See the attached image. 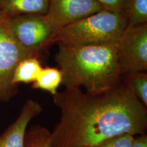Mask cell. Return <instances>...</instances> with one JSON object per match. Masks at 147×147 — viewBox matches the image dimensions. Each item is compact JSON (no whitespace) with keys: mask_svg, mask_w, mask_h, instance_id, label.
Masks as SVG:
<instances>
[{"mask_svg":"<svg viewBox=\"0 0 147 147\" xmlns=\"http://www.w3.org/2000/svg\"><path fill=\"white\" fill-rule=\"evenodd\" d=\"M132 147H147V136L146 134L134 136Z\"/></svg>","mask_w":147,"mask_h":147,"instance_id":"e0dca14e","label":"cell"},{"mask_svg":"<svg viewBox=\"0 0 147 147\" xmlns=\"http://www.w3.org/2000/svg\"><path fill=\"white\" fill-rule=\"evenodd\" d=\"M105 10L97 0H49L45 16L53 32Z\"/></svg>","mask_w":147,"mask_h":147,"instance_id":"52a82bcc","label":"cell"},{"mask_svg":"<svg viewBox=\"0 0 147 147\" xmlns=\"http://www.w3.org/2000/svg\"><path fill=\"white\" fill-rule=\"evenodd\" d=\"M24 147H53L51 132L40 125L31 127L25 133Z\"/></svg>","mask_w":147,"mask_h":147,"instance_id":"4fadbf2b","label":"cell"},{"mask_svg":"<svg viewBox=\"0 0 147 147\" xmlns=\"http://www.w3.org/2000/svg\"><path fill=\"white\" fill-rule=\"evenodd\" d=\"M12 32L17 41L40 59L44 51L52 45L53 32L45 15L23 14L10 18Z\"/></svg>","mask_w":147,"mask_h":147,"instance_id":"5b68a950","label":"cell"},{"mask_svg":"<svg viewBox=\"0 0 147 147\" xmlns=\"http://www.w3.org/2000/svg\"><path fill=\"white\" fill-rule=\"evenodd\" d=\"M62 82V73L56 67L42 68L36 80L33 82L32 88L47 91L54 95Z\"/></svg>","mask_w":147,"mask_h":147,"instance_id":"8fae6325","label":"cell"},{"mask_svg":"<svg viewBox=\"0 0 147 147\" xmlns=\"http://www.w3.org/2000/svg\"><path fill=\"white\" fill-rule=\"evenodd\" d=\"M122 76L147 70V24L127 27L118 41Z\"/></svg>","mask_w":147,"mask_h":147,"instance_id":"8992f818","label":"cell"},{"mask_svg":"<svg viewBox=\"0 0 147 147\" xmlns=\"http://www.w3.org/2000/svg\"><path fill=\"white\" fill-rule=\"evenodd\" d=\"M31 57H38L17 41L10 17L0 12V102H8L18 93V85L12 83L14 70L22 60Z\"/></svg>","mask_w":147,"mask_h":147,"instance_id":"277c9868","label":"cell"},{"mask_svg":"<svg viewBox=\"0 0 147 147\" xmlns=\"http://www.w3.org/2000/svg\"><path fill=\"white\" fill-rule=\"evenodd\" d=\"M127 26L147 24V0H127Z\"/></svg>","mask_w":147,"mask_h":147,"instance_id":"7c38bea8","label":"cell"},{"mask_svg":"<svg viewBox=\"0 0 147 147\" xmlns=\"http://www.w3.org/2000/svg\"><path fill=\"white\" fill-rule=\"evenodd\" d=\"M78 147H90V146H78Z\"/></svg>","mask_w":147,"mask_h":147,"instance_id":"ac0fdd59","label":"cell"},{"mask_svg":"<svg viewBox=\"0 0 147 147\" xmlns=\"http://www.w3.org/2000/svg\"><path fill=\"white\" fill-rule=\"evenodd\" d=\"M135 96L147 108V74L146 71L127 75Z\"/></svg>","mask_w":147,"mask_h":147,"instance_id":"5bb4252c","label":"cell"},{"mask_svg":"<svg viewBox=\"0 0 147 147\" xmlns=\"http://www.w3.org/2000/svg\"><path fill=\"white\" fill-rule=\"evenodd\" d=\"M134 136L122 134L105 140L94 147H132Z\"/></svg>","mask_w":147,"mask_h":147,"instance_id":"9a60e30c","label":"cell"},{"mask_svg":"<svg viewBox=\"0 0 147 147\" xmlns=\"http://www.w3.org/2000/svg\"><path fill=\"white\" fill-rule=\"evenodd\" d=\"M59 44L55 60L67 89L84 87L100 93L115 87L122 78L118 60V42L101 45Z\"/></svg>","mask_w":147,"mask_h":147,"instance_id":"7a4b0ae2","label":"cell"},{"mask_svg":"<svg viewBox=\"0 0 147 147\" xmlns=\"http://www.w3.org/2000/svg\"><path fill=\"white\" fill-rule=\"evenodd\" d=\"M61 118L51 132L53 147H94L122 134L138 136L147 128V108L135 96L123 76L115 87L100 93L67 89L53 95Z\"/></svg>","mask_w":147,"mask_h":147,"instance_id":"6da1fadb","label":"cell"},{"mask_svg":"<svg viewBox=\"0 0 147 147\" xmlns=\"http://www.w3.org/2000/svg\"><path fill=\"white\" fill-rule=\"evenodd\" d=\"M42 68L39 58L31 57L22 60L14 70L12 83L15 85L20 83H33Z\"/></svg>","mask_w":147,"mask_h":147,"instance_id":"30bf717a","label":"cell"},{"mask_svg":"<svg viewBox=\"0 0 147 147\" xmlns=\"http://www.w3.org/2000/svg\"><path fill=\"white\" fill-rule=\"evenodd\" d=\"M127 27L126 14L104 10L61 29L51 43L74 46L114 43L119 41Z\"/></svg>","mask_w":147,"mask_h":147,"instance_id":"3957f363","label":"cell"},{"mask_svg":"<svg viewBox=\"0 0 147 147\" xmlns=\"http://www.w3.org/2000/svg\"><path fill=\"white\" fill-rule=\"evenodd\" d=\"M108 11L126 14L127 0H97ZM127 16V15H126Z\"/></svg>","mask_w":147,"mask_h":147,"instance_id":"2e32d148","label":"cell"},{"mask_svg":"<svg viewBox=\"0 0 147 147\" xmlns=\"http://www.w3.org/2000/svg\"><path fill=\"white\" fill-rule=\"evenodd\" d=\"M42 111L39 102L29 99L23 104L18 118L0 136V147H24L29 123Z\"/></svg>","mask_w":147,"mask_h":147,"instance_id":"ba28073f","label":"cell"},{"mask_svg":"<svg viewBox=\"0 0 147 147\" xmlns=\"http://www.w3.org/2000/svg\"><path fill=\"white\" fill-rule=\"evenodd\" d=\"M49 0H0V12L9 17L23 14L45 15Z\"/></svg>","mask_w":147,"mask_h":147,"instance_id":"9c48e42d","label":"cell"}]
</instances>
